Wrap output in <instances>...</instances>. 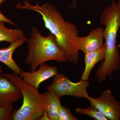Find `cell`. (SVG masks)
<instances>
[{
    "instance_id": "obj_1",
    "label": "cell",
    "mask_w": 120,
    "mask_h": 120,
    "mask_svg": "<svg viewBox=\"0 0 120 120\" xmlns=\"http://www.w3.org/2000/svg\"><path fill=\"white\" fill-rule=\"evenodd\" d=\"M15 8L33 11L41 15L45 27L55 37L58 46L65 53L67 61L77 64L79 58L77 43L79 32L75 24L65 20L58 9L49 3L34 5L26 0L17 4Z\"/></svg>"
},
{
    "instance_id": "obj_2",
    "label": "cell",
    "mask_w": 120,
    "mask_h": 120,
    "mask_svg": "<svg viewBox=\"0 0 120 120\" xmlns=\"http://www.w3.org/2000/svg\"><path fill=\"white\" fill-rule=\"evenodd\" d=\"M100 22L105 27L104 37L105 56L95 75L97 79L104 82L108 76L111 79L112 73L120 68V51L116 44L117 33L120 28V0L117 2L112 0V4L104 9L100 17Z\"/></svg>"
},
{
    "instance_id": "obj_3",
    "label": "cell",
    "mask_w": 120,
    "mask_h": 120,
    "mask_svg": "<svg viewBox=\"0 0 120 120\" xmlns=\"http://www.w3.org/2000/svg\"><path fill=\"white\" fill-rule=\"evenodd\" d=\"M26 42L28 53L25 62L30 66L31 71H36L41 64L49 61L60 63L67 61L65 53L58 46L55 37L50 32L44 37L37 27H33Z\"/></svg>"
},
{
    "instance_id": "obj_4",
    "label": "cell",
    "mask_w": 120,
    "mask_h": 120,
    "mask_svg": "<svg viewBox=\"0 0 120 120\" xmlns=\"http://www.w3.org/2000/svg\"><path fill=\"white\" fill-rule=\"evenodd\" d=\"M2 75L19 88L23 98L22 106L17 110L13 111L11 120H38L44 111V95L18 74L3 73Z\"/></svg>"
},
{
    "instance_id": "obj_5",
    "label": "cell",
    "mask_w": 120,
    "mask_h": 120,
    "mask_svg": "<svg viewBox=\"0 0 120 120\" xmlns=\"http://www.w3.org/2000/svg\"><path fill=\"white\" fill-rule=\"evenodd\" d=\"M88 80H80L74 82L62 73H58L54 77L52 84L47 86V90L54 92L60 98L64 96L77 98H87L90 95L87 88L90 86Z\"/></svg>"
},
{
    "instance_id": "obj_6",
    "label": "cell",
    "mask_w": 120,
    "mask_h": 120,
    "mask_svg": "<svg viewBox=\"0 0 120 120\" xmlns=\"http://www.w3.org/2000/svg\"><path fill=\"white\" fill-rule=\"evenodd\" d=\"M91 106L100 111L107 120H120V102L114 98L111 90H105L98 98H87Z\"/></svg>"
},
{
    "instance_id": "obj_7",
    "label": "cell",
    "mask_w": 120,
    "mask_h": 120,
    "mask_svg": "<svg viewBox=\"0 0 120 120\" xmlns=\"http://www.w3.org/2000/svg\"><path fill=\"white\" fill-rule=\"evenodd\" d=\"M58 74L56 67L44 63L39 66L37 71L31 72L22 71L19 75L27 83L38 89L42 82L54 77Z\"/></svg>"
},
{
    "instance_id": "obj_8",
    "label": "cell",
    "mask_w": 120,
    "mask_h": 120,
    "mask_svg": "<svg viewBox=\"0 0 120 120\" xmlns=\"http://www.w3.org/2000/svg\"><path fill=\"white\" fill-rule=\"evenodd\" d=\"M104 30L98 27L91 30L89 34L84 37L79 36L77 39L79 50L84 54L99 49L104 44Z\"/></svg>"
},
{
    "instance_id": "obj_9",
    "label": "cell",
    "mask_w": 120,
    "mask_h": 120,
    "mask_svg": "<svg viewBox=\"0 0 120 120\" xmlns=\"http://www.w3.org/2000/svg\"><path fill=\"white\" fill-rule=\"evenodd\" d=\"M22 98L19 88L0 74V105H12Z\"/></svg>"
},
{
    "instance_id": "obj_10",
    "label": "cell",
    "mask_w": 120,
    "mask_h": 120,
    "mask_svg": "<svg viewBox=\"0 0 120 120\" xmlns=\"http://www.w3.org/2000/svg\"><path fill=\"white\" fill-rule=\"evenodd\" d=\"M26 38L20 39L11 43L9 46L0 49V62L7 66L13 73L19 75L22 71L12 58V55L17 48L26 42Z\"/></svg>"
},
{
    "instance_id": "obj_11",
    "label": "cell",
    "mask_w": 120,
    "mask_h": 120,
    "mask_svg": "<svg viewBox=\"0 0 120 120\" xmlns=\"http://www.w3.org/2000/svg\"><path fill=\"white\" fill-rule=\"evenodd\" d=\"M106 53L105 43L99 49L93 52L85 53V68L81 80H88L92 69L98 62L105 59Z\"/></svg>"
},
{
    "instance_id": "obj_12",
    "label": "cell",
    "mask_w": 120,
    "mask_h": 120,
    "mask_svg": "<svg viewBox=\"0 0 120 120\" xmlns=\"http://www.w3.org/2000/svg\"><path fill=\"white\" fill-rule=\"evenodd\" d=\"M44 96V110L46 111L50 120H59L58 110L60 98L52 91L47 90Z\"/></svg>"
},
{
    "instance_id": "obj_13",
    "label": "cell",
    "mask_w": 120,
    "mask_h": 120,
    "mask_svg": "<svg viewBox=\"0 0 120 120\" xmlns=\"http://www.w3.org/2000/svg\"><path fill=\"white\" fill-rule=\"evenodd\" d=\"M4 22L0 21V42L6 41L11 43L26 37L22 29H9Z\"/></svg>"
},
{
    "instance_id": "obj_14",
    "label": "cell",
    "mask_w": 120,
    "mask_h": 120,
    "mask_svg": "<svg viewBox=\"0 0 120 120\" xmlns=\"http://www.w3.org/2000/svg\"><path fill=\"white\" fill-rule=\"evenodd\" d=\"M75 111L79 114L86 115L95 120H108L99 110L91 106L86 108L77 107Z\"/></svg>"
},
{
    "instance_id": "obj_15",
    "label": "cell",
    "mask_w": 120,
    "mask_h": 120,
    "mask_svg": "<svg viewBox=\"0 0 120 120\" xmlns=\"http://www.w3.org/2000/svg\"><path fill=\"white\" fill-rule=\"evenodd\" d=\"M58 116L59 120H78L71 113L69 109L63 106L61 103L58 108Z\"/></svg>"
},
{
    "instance_id": "obj_16",
    "label": "cell",
    "mask_w": 120,
    "mask_h": 120,
    "mask_svg": "<svg viewBox=\"0 0 120 120\" xmlns=\"http://www.w3.org/2000/svg\"><path fill=\"white\" fill-rule=\"evenodd\" d=\"M13 111L12 105H0V120H11Z\"/></svg>"
},
{
    "instance_id": "obj_17",
    "label": "cell",
    "mask_w": 120,
    "mask_h": 120,
    "mask_svg": "<svg viewBox=\"0 0 120 120\" xmlns=\"http://www.w3.org/2000/svg\"><path fill=\"white\" fill-rule=\"evenodd\" d=\"M0 21L7 23L13 26H16V24L9 19L7 18L0 11Z\"/></svg>"
},
{
    "instance_id": "obj_18",
    "label": "cell",
    "mask_w": 120,
    "mask_h": 120,
    "mask_svg": "<svg viewBox=\"0 0 120 120\" xmlns=\"http://www.w3.org/2000/svg\"><path fill=\"white\" fill-rule=\"evenodd\" d=\"M38 120H50L46 111L44 110L43 114Z\"/></svg>"
},
{
    "instance_id": "obj_19",
    "label": "cell",
    "mask_w": 120,
    "mask_h": 120,
    "mask_svg": "<svg viewBox=\"0 0 120 120\" xmlns=\"http://www.w3.org/2000/svg\"><path fill=\"white\" fill-rule=\"evenodd\" d=\"M77 0H72V3L71 4V7L73 8H75L77 4Z\"/></svg>"
},
{
    "instance_id": "obj_20",
    "label": "cell",
    "mask_w": 120,
    "mask_h": 120,
    "mask_svg": "<svg viewBox=\"0 0 120 120\" xmlns=\"http://www.w3.org/2000/svg\"><path fill=\"white\" fill-rule=\"evenodd\" d=\"M3 73V70L2 66L0 65V74H2Z\"/></svg>"
},
{
    "instance_id": "obj_21",
    "label": "cell",
    "mask_w": 120,
    "mask_h": 120,
    "mask_svg": "<svg viewBox=\"0 0 120 120\" xmlns=\"http://www.w3.org/2000/svg\"><path fill=\"white\" fill-rule=\"evenodd\" d=\"M6 0H0V6L3 2H4Z\"/></svg>"
},
{
    "instance_id": "obj_22",
    "label": "cell",
    "mask_w": 120,
    "mask_h": 120,
    "mask_svg": "<svg viewBox=\"0 0 120 120\" xmlns=\"http://www.w3.org/2000/svg\"></svg>"
}]
</instances>
